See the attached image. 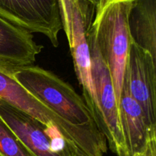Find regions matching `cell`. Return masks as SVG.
<instances>
[{
  "label": "cell",
  "mask_w": 156,
  "mask_h": 156,
  "mask_svg": "<svg viewBox=\"0 0 156 156\" xmlns=\"http://www.w3.org/2000/svg\"><path fill=\"white\" fill-rule=\"evenodd\" d=\"M0 99L57 133L82 156H104L108 143L98 126L73 125L53 112L12 76L10 66L0 62Z\"/></svg>",
  "instance_id": "obj_1"
},
{
  "label": "cell",
  "mask_w": 156,
  "mask_h": 156,
  "mask_svg": "<svg viewBox=\"0 0 156 156\" xmlns=\"http://www.w3.org/2000/svg\"><path fill=\"white\" fill-rule=\"evenodd\" d=\"M134 0H100L90 27L100 54L112 76L117 101L132 39L128 18Z\"/></svg>",
  "instance_id": "obj_2"
},
{
  "label": "cell",
  "mask_w": 156,
  "mask_h": 156,
  "mask_svg": "<svg viewBox=\"0 0 156 156\" xmlns=\"http://www.w3.org/2000/svg\"><path fill=\"white\" fill-rule=\"evenodd\" d=\"M10 69L23 88L67 122L79 126H97L84 99L56 74L34 65L10 66Z\"/></svg>",
  "instance_id": "obj_3"
},
{
  "label": "cell",
  "mask_w": 156,
  "mask_h": 156,
  "mask_svg": "<svg viewBox=\"0 0 156 156\" xmlns=\"http://www.w3.org/2000/svg\"><path fill=\"white\" fill-rule=\"evenodd\" d=\"M58 5L62 28L68 39L76 77L82 89V98L101 132V120L91 79V54L87 36L95 5L88 0H58Z\"/></svg>",
  "instance_id": "obj_4"
},
{
  "label": "cell",
  "mask_w": 156,
  "mask_h": 156,
  "mask_svg": "<svg viewBox=\"0 0 156 156\" xmlns=\"http://www.w3.org/2000/svg\"><path fill=\"white\" fill-rule=\"evenodd\" d=\"M91 62V79L102 123L101 132L108 147L117 156H128L120 120V110L112 76L102 59L90 28L88 33Z\"/></svg>",
  "instance_id": "obj_5"
},
{
  "label": "cell",
  "mask_w": 156,
  "mask_h": 156,
  "mask_svg": "<svg viewBox=\"0 0 156 156\" xmlns=\"http://www.w3.org/2000/svg\"><path fill=\"white\" fill-rule=\"evenodd\" d=\"M0 119L31 156H82L57 133L1 99Z\"/></svg>",
  "instance_id": "obj_6"
},
{
  "label": "cell",
  "mask_w": 156,
  "mask_h": 156,
  "mask_svg": "<svg viewBox=\"0 0 156 156\" xmlns=\"http://www.w3.org/2000/svg\"><path fill=\"white\" fill-rule=\"evenodd\" d=\"M0 16L30 33L44 34L53 47L59 45L58 0H0Z\"/></svg>",
  "instance_id": "obj_7"
},
{
  "label": "cell",
  "mask_w": 156,
  "mask_h": 156,
  "mask_svg": "<svg viewBox=\"0 0 156 156\" xmlns=\"http://www.w3.org/2000/svg\"><path fill=\"white\" fill-rule=\"evenodd\" d=\"M156 60L151 53L132 42L123 82L142 108L146 123L156 133Z\"/></svg>",
  "instance_id": "obj_8"
},
{
  "label": "cell",
  "mask_w": 156,
  "mask_h": 156,
  "mask_svg": "<svg viewBox=\"0 0 156 156\" xmlns=\"http://www.w3.org/2000/svg\"><path fill=\"white\" fill-rule=\"evenodd\" d=\"M120 120L128 156L141 153L156 133L152 132L146 123L142 108L133 98L127 85L123 82L119 101Z\"/></svg>",
  "instance_id": "obj_9"
},
{
  "label": "cell",
  "mask_w": 156,
  "mask_h": 156,
  "mask_svg": "<svg viewBox=\"0 0 156 156\" xmlns=\"http://www.w3.org/2000/svg\"><path fill=\"white\" fill-rule=\"evenodd\" d=\"M42 49L32 33L0 16V62L13 66L33 65Z\"/></svg>",
  "instance_id": "obj_10"
},
{
  "label": "cell",
  "mask_w": 156,
  "mask_h": 156,
  "mask_svg": "<svg viewBox=\"0 0 156 156\" xmlns=\"http://www.w3.org/2000/svg\"><path fill=\"white\" fill-rule=\"evenodd\" d=\"M128 25L132 42L156 60V0H134Z\"/></svg>",
  "instance_id": "obj_11"
},
{
  "label": "cell",
  "mask_w": 156,
  "mask_h": 156,
  "mask_svg": "<svg viewBox=\"0 0 156 156\" xmlns=\"http://www.w3.org/2000/svg\"><path fill=\"white\" fill-rule=\"evenodd\" d=\"M0 156H31L15 134L1 119Z\"/></svg>",
  "instance_id": "obj_12"
},
{
  "label": "cell",
  "mask_w": 156,
  "mask_h": 156,
  "mask_svg": "<svg viewBox=\"0 0 156 156\" xmlns=\"http://www.w3.org/2000/svg\"><path fill=\"white\" fill-rule=\"evenodd\" d=\"M134 156H156V138L152 139L149 142L143 152L136 154Z\"/></svg>",
  "instance_id": "obj_13"
},
{
  "label": "cell",
  "mask_w": 156,
  "mask_h": 156,
  "mask_svg": "<svg viewBox=\"0 0 156 156\" xmlns=\"http://www.w3.org/2000/svg\"><path fill=\"white\" fill-rule=\"evenodd\" d=\"M88 1H89L91 3H92L93 5H97V4L99 2V1H100V0H88Z\"/></svg>",
  "instance_id": "obj_14"
}]
</instances>
